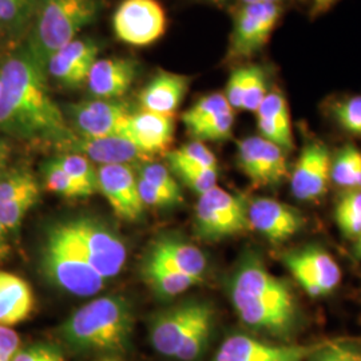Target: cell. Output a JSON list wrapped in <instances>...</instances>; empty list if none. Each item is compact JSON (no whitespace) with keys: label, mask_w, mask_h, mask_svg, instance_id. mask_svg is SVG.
<instances>
[{"label":"cell","mask_w":361,"mask_h":361,"mask_svg":"<svg viewBox=\"0 0 361 361\" xmlns=\"http://www.w3.org/2000/svg\"><path fill=\"white\" fill-rule=\"evenodd\" d=\"M38 0H0V37H18L34 20Z\"/></svg>","instance_id":"obj_28"},{"label":"cell","mask_w":361,"mask_h":361,"mask_svg":"<svg viewBox=\"0 0 361 361\" xmlns=\"http://www.w3.org/2000/svg\"><path fill=\"white\" fill-rule=\"evenodd\" d=\"M247 219L252 229L274 245L292 238L305 224V219L297 209L271 198L252 201L247 205Z\"/></svg>","instance_id":"obj_18"},{"label":"cell","mask_w":361,"mask_h":361,"mask_svg":"<svg viewBox=\"0 0 361 361\" xmlns=\"http://www.w3.org/2000/svg\"><path fill=\"white\" fill-rule=\"evenodd\" d=\"M99 13L98 0H38L25 46L44 71L52 55L77 39Z\"/></svg>","instance_id":"obj_5"},{"label":"cell","mask_w":361,"mask_h":361,"mask_svg":"<svg viewBox=\"0 0 361 361\" xmlns=\"http://www.w3.org/2000/svg\"><path fill=\"white\" fill-rule=\"evenodd\" d=\"M267 85L268 83H267L265 71L258 66H249V77H247L241 110L256 113L261 102L268 95Z\"/></svg>","instance_id":"obj_39"},{"label":"cell","mask_w":361,"mask_h":361,"mask_svg":"<svg viewBox=\"0 0 361 361\" xmlns=\"http://www.w3.org/2000/svg\"><path fill=\"white\" fill-rule=\"evenodd\" d=\"M332 170L329 149L320 141L305 143L290 174L292 193L300 201H316L326 193Z\"/></svg>","instance_id":"obj_16"},{"label":"cell","mask_w":361,"mask_h":361,"mask_svg":"<svg viewBox=\"0 0 361 361\" xmlns=\"http://www.w3.org/2000/svg\"><path fill=\"white\" fill-rule=\"evenodd\" d=\"M228 110L233 109L231 104H228L225 95L221 92H213L197 101L188 111H185L182 116V121L186 129L189 130Z\"/></svg>","instance_id":"obj_33"},{"label":"cell","mask_w":361,"mask_h":361,"mask_svg":"<svg viewBox=\"0 0 361 361\" xmlns=\"http://www.w3.org/2000/svg\"><path fill=\"white\" fill-rule=\"evenodd\" d=\"M247 77H249V66L235 68L229 77L224 95L233 110L243 109V99H244Z\"/></svg>","instance_id":"obj_41"},{"label":"cell","mask_w":361,"mask_h":361,"mask_svg":"<svg viewBox=\"0 0 361 361\" xmlns=\"http://www.w3.org/2000/svg\"><path fill=\"white\" fill-rule=\"evenodd\" d=\"M113 26L123 43L145 47L165 34L166 15L157 0H123L114 13Z\"/></svg>","instance_id":"obj_10"},{"label":"cell","mask_w":361,"mask_h":361,"mask_svg":"<svg viewBox=\"0 0 361 361\" xmlns=\"http://www.w3.org/2000/svg\"><path fill=\"white\" fill-rule=\"evenodd\" d=\"M281 13L280 4H244L234 19L228 56L245 59L261 50L271 38Z\"/></svg>","instance_id":"obj_9"},{"label":"cell","mask_w":361,"mask_h":361,"mask_svg":"<svg viewBox=\"0 0 361 361\" xmlns=\"http://www.w3.org/2000/svg\"><path fill=\"white\" fill-rule=\"evenodd\" d=\"M234 310L246 326L289 341L301 325V312L290 285L271 274L256 253H246L229 279Z\"/></svg>","instance_id":"obj_2"},{"label":"cell","mask_w":361,"mask_h":361,"mask_svg":"<svg viewBox=\"0 0 361 361\" xmlns=\"http://www.w3.org/2000/svg\"><path fill=\"white\" fill-rule=\"evenodd\" d=\"M35 307L31 285L22 277L0 271V325L13 326L27 320Z\"/></svg>","instance_id":"obj_26"},{"label":"cell","mask_w":361,"mask_h":361,"mask_svg":"<svg viewBox=\"0 0 361 361\" xmlns=\"http://www.w3.org/2000/svg\"><path fill=\"white\" fill-rule=\"evenodd\" d=\"M62 153L83 155L91 162L104 165H133L152 162L153 157L146 154L137 145L125 137L86 138L78 135L66 145Z\"/></svg>","instance_id":"obj_20"},{"label":"cell","mask_w":361,"mask_h":361,"mask_svg":"<svg viewBox=\"0 0 361 361\" xmlns=\"http://www.w3.org/2000/svg\"><path fill=\"white\" fill-rule=\"evenodd\" d=\"M39 198L40 185L30 169L10 166L4 170L0 174V224L8 232H16Z\"/></svg>","instance_id":"obj_14"},{"label":"cell","mask_w":361,"mask_h":361,"mask_svg":"<svg viewBox=\"0 0 361 361\" xmlns=\"http://www.w3.org/2000/svg\"><path fill=\"white\" fill-rule=\"evenodd\" d=\"M234 126V111L228 110L222 114L213 116L205 122L188 130L195 141H225L232 135Z\"/></svg>","instance_id":"obj_35"},{"label":"cell","mask_w":361,"mask_h":361,"mask_svg":"<svg viewBox=\"0 0 361 361\" xmlns=\"http://www.w3.org/2000/svg\"><path fill=\"white\" fill-rule=\"evenodd\" d=\"M284 262L293 279L310 296H326L341 281L338 264L320 246H305L286 253Z\"/></svg>","instance_id":"obj_11"},{"label":"cell","mask_w":361,"mask_h":361,"mask_svg":"<svg viewBox=\"0 0 361 361\" xmlns=\"http://www.w3.org/2000/svg\"><path fill=\"white\" fill-rule=\"evenodd\" d=\"M285 150L262 137H247L238 142L237 161L241 171L258 188H273L289 174Z\"/></svg>","instance_id":"obj_12"},{"label":"cell","mask_w":361,"mask_h":361,"mask_svg":"<svg viewBox=\"0 0 361 361\" xmlns=\"http://www.w3.org/2000/svg\"><path fill=\"white\" fill-rule=\"evenodd\" d=\"M13 145L6 140V138H0V174L10 168V162L13 159Z\"/></svg>","instance_id":"obj_45"},{"label":"cell","mask_w":361,"mask_h":361,"mask_svg":"<svg viewBox=\"0 0 361 361\" xmlns=\"http://www.w3.org/2000/svg\"><path fill=\"white\" fill-rule=\"evenodd\" d=\"M0 133L26 142L50 145L59 152L75 137L50 94L46 71L26 47L0 65Z\"/></svg>","instance_id":"obj_1"},{"label":"cell","mask_w":361,"mask_h":361,"mask_svg":"<svg viewBox=\"0 0 361 361\" xmlns=\"http://www.w3.org/2000/svg\"><path fill=\"white\" fill-rule=\"evenodd\" d=\"M353 253H355V257L357 258V259H361V234L356 238Z\"/></svg>","instance_id":"obj_48"},{"label":"cell","mask_w":361,"mask_h":361,"mask_svg":"<svg viewBox=\"0 0 361 361\" xmlns=\"http://www.w3.org/2000/svg\"><path fill=\"white\" fill-rule=\"evenodd\" d=\"M20 347V337L13 328L0 325V361H13Z\"/></svg>","instance_id":"obj_44"},{"label":"cell","mask_w":361,"mask_h":361,"mask_svg":"<svg viewBox=\"0 0 361 361\" xmlns=\"http://www.w3.org/2000/svg\"><path fill=\"white\" fill-rule=\"evenodd\" d=\"M331 178L345 190L361 189V152L355 145L344 146L332 159Z\"/></svg>","instance_id":"obj_29"},{"label":"cell","mask_w":361,"mask_h":361,"mask_svg":"<svg viewBox=\"0 0 361 361\" xmlns=\"http://www.w3.org/2000/svg\"><path fill=\"white\" fill-rule=\"evenodd\" d=\"M137 74V62L129 58L97 59L86 85L98 99H118L129 91Z\"/></svg>","instance_id":"obj_22"},{"label":"cell","mask_w":361,"mask_h":361,"mask_svg":"<svg viewBox=\"0 0 361 361\" xmlns=\"http://www.w3.org/2000/svg\"><path fill=\"white\" fill-rule=\"evenodd\" d=\"M138 178L149 182L150 185L155 186L157 189H161L164 192L176 197L177 200L182 201V192H180V185L168 169L165 168L161 164L157 162H146L141 165L140 169V176Z\"/></svg>","instance_id":"obj_38"},{"label":"cell","mask_w":361,"mask_h":361,"mask_svg":"<svg viewBox=\"0 0 361 361\" xmlns=\"http://www.w3.org/2000/svg\"><path fill=\"white\" fill-rule=\"evenodd\" d=\"M247 229V205L243 197L219 186L198 197L194 207V231L200 240L216 243Z\"/></svg>","instance_id":"obj_6"},{"label":"cell","mask_w":361,"mask_h":361,"mask_svg":"<svg viewBox=\"0 0 361 361\" xmlns=\"http://www.w3.org/2000/svg\"><path fill=\"white\" fill-rule=\"evenodd\" d=\"M326 341L307 345H273L245 335L229 336L213 361H308Z\"/></svg>","instance_id":"obj_15"},{"label":"cell","mask_w":361,"mask_h":361,"mask_svg":"<svg viewBox=\"0 0 361 361\" xmlns=\"http://www.w3.org/2000/svg\"><path fill=\"white\" fill-rule=\"evenodd\" d=\"M213 317L216 310L204 300H190L161 310L150 320L152 345L158 353L176 359L194 329Z\"/></svg>","instance_id":"obj_8"},{"label":"cell","mask_w":361,"mask_h":361,"mask_svg":"<svg viewBox=\"0 0 361 361\" xmlns=\"http://www.w3.org/2000/svg\"><path fill=\"white\" fill-rule=\"evenodd\" d=\"M145 258L202 281L207 257L201 249L176 235H161L149 246Z\"/></svg>","instance_id":"obj_21"},{"label":"cell","mask_w":361,"mask_h":361,"mask_svg":"<svg viewBox=\"0 0 361 361\" xmlns=\"http://www.w3.org/2000/svg\"><path fill=\"white\" fill-rule=\"evenodd\" d=\"M134 310L121 295L98 297L66 319L58 336L77 353H122L134 334Z\"/></svg>","instance_id":"obj_3"},{"label":"cell","mask_w":361,"mask_h":361,"mask_svg":"<svg viewBox=\"0 0 361 361\" xmlns=\"http://www.w3.org/2000/svg\"><path fill=\"white\" fill-rule=\"evenodd\" d=\"M98 54L99 46L94 40L74 39L52 55L46 65V74L65 87L77 89L86 85Z\"/></svg>","instance_id":"obj_19"},{"label":"cell","mask_w":361,"mask_h":361,"mask_svg":"<svg viewBox=\"0 0 361 361\" xmlns=\"http://www.w3.org/2000/svg\"><path fill=\"white\" fill-rule=\"evenodd\" d=\"M173 171L180 177V180L201 195L207 190L217 186L219 168H201V166H177Z\"/></svg>","instance_id":"obj_37"},{"label":"cell","mask_w":361,"mask_h":361,"mask_svg":"<svg viewBox=\"0 0 361 361\" xmlns=\"http://www.w3.org/2000/svg\"><path fill=\"white\" fill-rule=\"evenodd\" d=\"M98 192L113 207L119 219L137 221L143 213L142 200L138 190V177L133 165H104L97 169Z\"/></svg>","instance_id":"obj_17"},{"label":"cell","mask_w":361,"mask_h":361,"mask_svg":"<svg viewBox=\"0 0 361 361\" xmlns=\"http://www.w3.org/2000/svg\"><path fill=\"white\" fill-rule=\"evenodd\" d=\"M332 116L350 135L361 137V95H353L332 104Z\"/></svg>","instance_id":"obj_36"},{"label":"cell","mask_w":361,"mask_h":361,"mask_svg":"<svg viewBox=\"0 0 361 361\" xmlns=\"http://www.w3.org/2000/svg\"><path fill=\"white\" fill-rule=\"evenodd\" d=\"M42 178L44 188L51 193L61 195L67 200H77L90 197L78 182L73 180L54 158L46 161L42 166Z\"/></svg>","instance_id":"obj_31"},{"label":"cell","mask_w":361,"mask_h":361,"mask_svg":"<svg viewBox=\"0 0 361 361\" xmlns=\"http://www.w3.org/2000/svg\"><path fill=\"white\" fill-rule=\"evenodd\" d=\"M138 190L145 207L165 209V207H176L182 202L176 197L170 195L161 189H157L155 186L141 178H138Z\"/></svg>","instance_id":"obj_42"},{"label":"cell","mask_w":361,"mask_h":361,"mask_svg":"<svg viewBox=\"0 0 361 361\" xmlns=\"http://www.w3.org/2000/svg\"><path fill=\"white\" fill-rule=\"evenodd\" d=\"M66 219L91 267L106 281L118 276L128 259V247L122 237L102 219L92 216Z\"/></svg>","instance_id":"obj_7"},{"label":"cell","mask_w":361,"mask_h":361,"mask_svg":"<svg viewBox=\"0 0 361 361\" xmlns=\"http://www.w3.org/2000/svg\"><path fill=\"white\" fill-rule=\"evenodd\" d=\"M190 85V78L176 73H161L153 78L140 94L143 111L174 116Z\"/></svg>","instance_id":"obj_24"},{"label":"cell","mask_w":361,"mask_h":361,"mask_svg":"<svg viewBox=\"0 0 361 361\" xmlns=\"http://www.w3.org/2000/svg\"><path fill=\"white\" fill-rule=\"evenodd\" d=\"M259 137L280 146L285 152L293 149V134L289 106L280 91H271L256 111Z\"/></svg>","instance_id":"obj_25"},{"label":"cell","mask_w":361,"mask_h":361,"mask_svg":"<svg viewBox=\"0 0 361 361\" xmlns=\"http://www.w3.org/2000/svg\"><path fill=\"white\" fill-rule=\"evenodd\" d=\"M335 219L338 229L348 238L361 234V189L345 190L337 201Z\"/></svg>","instance_id":"obj_30"},{"label":"cell","mask_w":361,"mask_h":361,"mask_svg":"<svg viewBox=\"0 0 361 361\" xmlns=\"http://www.w3.org/2000/svg\"><path fill=\"white\" fill-rule=\"evenodd\" d=\"M312 1H313V6H314V10L317 13H322V11L328 10L335 3L336 0H312Z\"/></svg>","instance_id":"obj_47"},{"label":"cell","mask_w":361,"mask_h":361,"mask_svg":"<svg viewBox=\"0 0 361 361\" xmlns=\"http://www.w3.org/2000/svg\"><path fill=\"white\" fill-rule=\"evenodd\" d=\"M308 361H361V350L343 340H328Z\"/></svg>","instance_id":"obj_40"},{"label":"cell","mask_w":361,"mask_h":361,"mask_svg":"<svg viewBox=\"0 0 361 361\" xmlns=\"http://www.w3.org/2000/svg\"><path fill=\"white\" fill-rule=\"evenodd\" d=\"M0 40H1V37H0Z\"/></svg>","instance_id":"obj_51"},{"label":"cell","mask_w":361,"mask_h":361,"mask_svg":"<svg viewBox=\"0 0 361 361\" xmlns=\"http://www.w3.org/2000/svg\"><path fill=\"white\" fill-rule=\"evenodd\" d=\"M13 361H65L61 350L49 344H34L16 352Z\"/></svg>","instance_id":"obj_43"},{"label":"cell","mask_w":361,"mask_h":361,"mask_svg":"<svg viewBox=\"0 0 361 361\" xmlns=\"http://www.w3.org/2000/svg\"><path fill=\"white\" fill-rule=\"evenodd\" d=\"M168 158L171 169L177 166L219 168L216 155L200 141H194L180 146V149L169 153Z\"/></svg>","instance_id":"obj_34"},{"label":"cell","mask_w":361,"mask_h":361,"mask_svg":"<svg viewBox=\"0 0 361 361\" xmlns=\"http://www.w3.org/2000/svg\"><path fill=\"white\" fill-rule=\"evenodd\" d=\"M39 268L47 281L74 296H94L106 285L104 277L91 267L67 219L56 221L46 229Z\"/></svg>","instance_id":"obj_4"},{"label":"cell","mask_w":361,"mask_h":361,"mask_svg":"<svg viewBox=\"0 0 361 361\" xmlns=\"http://www.w3.org/2000/svg\"><path fill=\"white\" fill-rule=\"evenodd\" d=\"M244 4H255V3H273L279 4L281 0H243Z\"/></svg>","instance_id":"obj_49"},{"label":"cell","mask_w":361,"mask_h":361,"mask_svg":"<svg viewBox=\"0 0 361 361\" xmlns=\"http://www.w3.org/2000/svg\"><path fill=\"white\" fill-rule=\"evenodd\" d=\"M10 234L1 224H0V264L4 262L10 257L11 253V244H10Z\"/></svg>","instance_id":"obj_46"},{"label":"cell","mask_w":361,"mask_h":361,"mask_svg":"<svg viewBox=\"0 0 361 361\" xmlns=\"http://www.w3.org/2000/svg\"><path fill=\"white\" fill-rule=\"evenodd\" d=\"M210 1H222V0H210Z\"/></svg>","instance_id":"obj_50"},{"label":"cell","mask_w":361,"mask_h":361,"mask_svg":"<svg viewBox=\"0 0 361 361\" xmlns=\"http://www.w3.org/2000/svg\"><path fill=\"white\" fill-rule=\"evenodd\" d=\"M73 130L86 138L125 137L130 113L116 99H92L67 107ZM126 138V137H125Z\"/></svg>","instance_id":"obj_13"},{"label":"cell","mask_w":361,"mask_h":361,"mask_svg":"<svg viewBox=\"0 0 361 361\" xmlns=\"http://www.w3.org/2000/svg\"><path fill=\"white\" fill-rule=\"evenodd\" d=\"M125 137L150 157L164 153L173 142V116H161L143 110L130 114Z\"/></svg>","instance_id":"obj_23"},{"label":"cell","mask_w":361,"mask_h":361,"mask_svg":"<svg viewBox=\"0 0 361 361\" xmlns=\"http://www.w3.org/2000/svg\"><path fill=\"white\" fill-rule=\"evenodd\" d=\"M142 280L145 284L150 288L155 296L161 300H170L180 296L194 285L200 284L201 281L192 276L183 274L180 271H173L161 264H157L152 259L143 257Z\"/></svg>","instance_id":"obj_27"},{"label":"cell","mask_w":361,"mask_h":361,"mask_svg":"<svg viewBox=\"0 0 361 361\" xmlns=\"http://www.w3.org/2000/svg\"><path fill=\"white\" fill-rule=\"evenodd\" d=\"M54 159L90 195L98 192V173L90 159L74 153H62L54 157Z\"/></svg>","instance_id":"obj_32"}]
</instances>
